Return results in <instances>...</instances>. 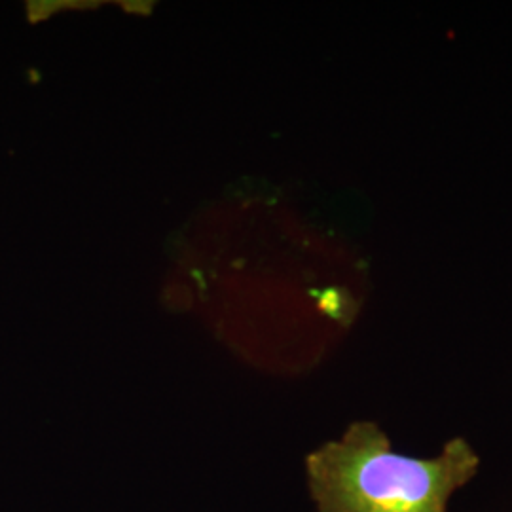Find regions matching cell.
I'll return each mask as SVG.
<instances>
[{"instance_id":"obj_1","label":"cell","mask_w":512,"mask_h":512,"mask_svg":"<svg viewBox=\"0 0 512 512\" xmlns=\"http://www.w3.org/2000/svg\"><path fill=\"white\" fill-rule=\"evenodd\" d=\"M480 469L475 448L448 440L437 458H414L393 448L374 421H355L340 440L306 459L317 512H448L452 495Z\"/></svg>"}]
</instances>
